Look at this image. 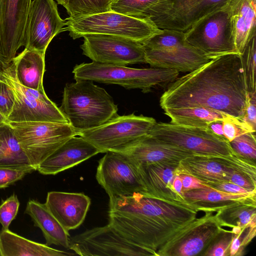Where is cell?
Wrapping results in <instances>:
<instances>
[{
    "label": "cell",
    "mask_w": 256,
    "mask_h": 256,
    "mask_svg": "<svg viewBox=\"0 0 256 256\" xmlns=\"http://www.w3.org/2000/svg\"><path fill=\"white\" fill-rule=\"evenodd\" d=\"M14 102L12 90L0 77V112L6 118L10 114Z\"/></svg>",
    "instance_id": "obj_40"
},
{
    "label": "cell",
    "mask_w": 256,
    "mask_h": 256,
    "mask_svg": "<svg viewBox=\"0 0 256 256\" xmlns=\"http://www.w3.org/2000/svg\"><path fill=\"white\" fill-rule=\"evenodd\" d=\"M207 128L215 135L226 140L222 130V120L213 121L208 124Z\"/></svg>",
    "instance_id": "obj_46"
},
{
    "label": "cell",
    "mask_w": 256,
    "mask_h": 256,
    "mask_svg": "<svg viewBox=\"0 0 256 256\" xmlns=\"http://www.w3.org/2000/svg\"><path fill=\"white\" fill-rule=\"evenodd\" d=\"M44 52L25 48L14 58L12 63L21 84L36 90L44 89Z\"/></svg>",
    "instance_id": "obj_28"
},
{
    "label": "cell",
    "mask_w": 256,
    "mask_h": 256,
    "mask_svg": "<svg viewBox=\"0 0 256 256\" xmlns=\"http://www.w3.org/2000/svg\"><path fill=\"white\" fill-rule=\"evenodd\" d=\"M246 228H242V232L238 234H234L230 247V256H240L242 254L243 250L240 246L242 240V234Z\"/></svg>",
    "instance_id": "obj_45"
},
{
    "label": "cell",
    "mask_w": 256,
    "mask_h": 256,
    "mask_svg": "<svg viewBox=\"0 0 256 256\" xmlns=\"http://www.w3.org/2000/svg\"><path fill=\"white\" fill-rule=\"evenodd\" d=\"M68 249L82 256H154L148 250L128 240L109 224L70 237Z\"/></svg>",
    "instance_id": "obj_11"
},
{
    "label": "cell",
    "mask_w": 256,
    "mask_h": 256,
    "mask_svg": "<svg viewBox=\"0 0 256 256\" xmlns=\"http://www.w3.org/2000/svg\"><path fill=\"white\" fill-rule=\"evenodd\" d=\"M254 132L256 128V94H248L246 106L242 119Z\"/></svg>",
    "instance_id": "obj_42"
},
{
    "label": "cell",
    "mask_w": 256,
    "mask_h": 256,
    "mask_svg": "<svg viewBox=\"0 0 256 256\" xmlns=\"http://www.w3.org/2000/svg\"><path fill=\"white\" fill-rule=\"evenodd\" d=\"M98 161L96 178L109 198L144 194L137 168L124 154L108 152Z\"/></svg>",
    "instance_id": "obj_14"
},
{
    "label": "cell",
    "mask_w": 256,
    "mask_h": 256,
    "mask_svg": "<svg viewBox=\"0 0 256 256\" xmlns=\"http://www.w3.org/2000/svg\"><path fill=\"white\" fill-rule=\"evenodd\" d=\"M24 213L30 216L34 226L41 230L46 245L54 244L68 248V232L61 226L45 203L42 204L34 200H30Z\"/></svg>",
    "instance_id": "obj_25"
},
{
    "label": "cell",
    "mask_w": 256,
    "mask_h": 256,
    "mask_svg": "<svg viewBox=\"0 0 256 256\" xmlns=\"http://www.w3.org/2000/svg\"><path fill=\"white\" fill-rule=\"evenodd\" d=\"M234 234L224 230L202 254L204 256H230V247Z\"/></svg>",
    "instance_id": "obj_37"
},
{
    "label": "cell",
    "mask_w": 256,
    "mask_h": 256,
    "mask_svg": "<svg viewBox=\"0 0 256 256\" xmlns=\"http://www.w3.org/2000/svg\"><path fill=\"white\" fill-rule=\"evenodd\" d=\"M146 63L154 68L191 72L213 58L204 54L187 41L166 50L144 47Z\"/></svg>",
    "instance_id": "obj_20"
},
{
    "label": "cell",
    "mask_w": 256,
    "mask_h": 256,
    "mask_svg": "<svg viewBox=\"0 0 256 256\" xmlns=\"http://www.w3.org/2000/svg\"><path fill=\"white\" fill-rule=\"evenodd\" d=\"M156 120L134 114L119 116L90 130L77 132L96 148L100 153L122 152L148 135Z\"/></svg>",
    "instance_id": "obj_6"
},
{
    "label": "cell",
    "mask_w": 256,
    "mask_h": 256,
    "mask_svg": "<svg viewBox=\"0 0 256 256\" xmlns=\"http://www.w3.org/2000/svg\"><path fill=\"white\" fill-rule=\"evenodd\" d=\"M169 10L150 19L161 30L186 32L200 20L228 6L232 0H168Z\"/></svg>",
    "instance_id": "obj_17"
},
{
    "label": "cell",
    "mask_w": 256,
    "mask_h": 256,
    "mask_svg": "<svg viewBox=\"0 0 256 256\" xmlns=\"http://www.w3.org/2000/svg\"><path fill=\"white\" fill-rule=\"evenodd\" d=\"M248 96L240 55L232 53L174 80L161 96L160 106L163 110L207 108L242 120Z\"/></svg>",
    "instance_id": "obj_1"
},
{
    "label": "cell",
    "mask_w": 256,
    "mask_h": 256,
    "mask_svg": "<svg viewBox=\"0 0 256 256\" xmlns=\"http://www.w3.org/2000/svg\"><path fill=\"white\" fill-rule=\"evenodd\" d=\"M172 188L180 196L183 197L182 188V184L181 178L178 175H176L172 181Z\"/></svg>",
    "instance_id": "obj_48"
},
{
    "label": "cell",
    "mask_w": 256,
    "mask_h": 256,
    "mask_svg": "<svg viewBox=\"0 0 256 256\" xmlns=\"http://www.w3.org/2000/svg\"><path fill=\"white\" fill-rule=\"evenodd\" d=\"M179 162H155L136 167L144 194L165 201L188 204L173 189L172 184Z\"/></svg>",
    "instance_id": "obj_19"
},
{
    "label": "cell",
    "mask_w": 256,
    "mask_h": 256,
    "mask_svg": "<svg viewBox=\"0 0 256 256\" xmlns=\"http://www.w3.org/2000/svg\"><path fill=\"white\" fill-rule=\"evenodd\" d=\"M230 8L234 43L240 54L256 34V0H232Z\"/></svg>",
    "instance_id": "obj_24"
},
{
    "label": "cell",
    "mask_w": 256,
    "mask_h": 256,
    "mask_svg": "<svg viewBox=\"0 0 256 256\" xmlns=\"http://www.w3.org/2000/svg\"><path fill=\"white\" fill-rule=\"evenodd\" d=\"M256 227H248V231L244 235V238L242 239L240 244L241 248L242 250H244V248L256 236Z\"/></svg>",
    "instance_id": "obj_47"
},
{
    "label": "cell",
    "mask_w": 256,
    "mask_h": 256,
    "mask_svg": "<svg viewBox=\"0 0 256 256\" xmlns=\"http://www.w3.org/2000/svg\"><path fill=\"white\" fill-rule=\"evenodd\" d=\"M65 20V30L74 40L87 34H104L128 38L143 44L162 31L149 18H138L112 11Z\"/></svg>",
    "instance_id": "obj_5"
},
{
    "label": "cell",
    "mask_w": 256,
    "mask_h": 256,
    "mask_svg": "<svg viewBox=\"0 0 256 256\" xmlns=\"http://www.w3.org/2000/svg\"><path fill=\"white\" fill-rule=\"evenodd\" d=\"M185 200L199 210H218L235 202H256V194L230 193L212 188L192 190L182 192Z\"/></svg>",
    "instance_id": "obj_26"
},
{
    "label": "cell",
    "mask_w": 256,
    "mask_h": 256,
    "mask_svg": "<svg viewBox=\"0 0 256 256\" xmlns=\"http://www.w3.org/2000/svg\"><path fill=\"white\" fill-rule=\"evenodd\" d=\"M72 72L75 80H88L116 84L126 89L138 88L144 93L157 86H165L176 80L179 72L158 68H136L92 62L76 65Z\"/></svg>",
    "instance_id": "obj_4"
},
{
    "label": "cell",
    "mask_w": 256,
    "mask_h": 256,
    "mask_svg": "<svg viewBox=\"0 0 256 256\" xmlns=\"http://www.w3.org/2000/svg\"><path fill=\"white\" fill-rule=\"evenodd\" d=\"M181 178L182 188V192L196 189L210 188L194 176L184 174H178Z\"/></svg>",
    "instance_id": "obj_43"
},
{
    "label": "cell",
    "mask_w": 256,
    "mask_h": 256,
    "mask_svg": "<svg viewBox=\"0 0 256 256\" xmlns=\"http://www.w3.org/2000/svg\"><path fill=\"white\" fill-rule=\"evenodd\" d=\"M0 77L10 87L14 98L6 122L69 123L60 108L47 96L44 89L36 90L20 84L12 62L0 72Z\"/></svg>",
    "instance_id": "obj_8"
},
{
    "label": "cell",
    "mask_w": 256,
    "mask_h": 256,
    "mask_svg": "<svg viewBox=\"0 0 256 256\" xmlns=\"http://www.w3.org/2000/svg\"><path fill=\"white\" fill-rule=\"evenodd\" d=\"M186 41L184 32L175 30L164 29L143 44L144 47L160 50H168Z\"/></svg>",
    "instance_id": "obj_35"
},
{
    "label": "cell",
    "mask_w": 256,
    "mask_h": 256,
    "mask_svg": "<svg viewBox=\"0 0 256 256\" xmlns=\"http://www.w3.org/2000/svg\"><path fill=\"white\" fill-rule=\"evenodd\" d=\"M229 144L236 154L245 159L255 162L256 132H247L241 134L229 142Z\"/></svg>",
    "instance_id": "obj_36"
},
{
    "label": "cell",
    "mask_w": 256,
    "mask_h": 256,
    "mask_svg": "<svg viewBox=\"0 0 256 256\" xmlns=\"http://www.w3.org/2000/svg\"><path fill=\"white\" fill-rule=\"evenodd\" d=\"M226 157L196 155L186 157L179 162L176 174L190 175L201 182L229 181L230 174L234 170L226 162Z\"/></svg>",
    "instance_id": "obj_23"
},
{
    "label": "cell",
    "mask_w": 256,
    "mask_h": 256,
    "mask_svg": "<svg viewBox=\"0 0 256 256\" xmlns=\"http://www.w3.org/2000/svg\"><path fill=\"white\" fill-rule=\"evenodd\" d=\"M66 20L60 16L54 0H32L29 8L24 34V46L46 53L52 39L65 30Z\"/></svg>",
    "instance_id": "obj_15"
},
{
    "label": "cell",
    "mask_w": 256,
    "mask_h": 256,
    "mask_svg": "<svg viewBox=\"0 0 256 256\" xmlns=\"http://www.w3.org/2000/svg\"><path fill=\"white\" fill-rule=\"evenodd\" d=\"M240 55L248 93L249 95L256 94V34L250 40Z\"/></svg>",
    "instance_id": "obj_34"
},
{
    "label": "cell",
    "mask_w": 256,
    "mask_h": 256,
    "mask_svg": "<svg viewBox=\"0 0 256 256\" xmlns=\"http://www.w3.org/2000/svg\"><path fill=\"white\" fill-rule=\"evenodd\" d=\"M186 41L212 58L238 53L234 43L230 4L206 16L184 32Z\"/></svg>",
    "instance_id": "obj_10"
},
{
    "label": "cell",
    "mask_w": 256,
    "mask_h": 256,
    "mask_svg": "<svg viewBox=\"0 0 256 256\" xmlns=\"http://www.w3.org/2000/svg\"><path fill=\"white\" fill-rule=\"evenodd\" d=\"M91 204L82 192H48L45 204L61 226L67 231L75 230L84 222Z\"/></svg>",
    "instance_id": "obj_18"
},
{
    "label": "cell",
    "mask_w": 256,
    "mask_h": 256,
    "mask_svg": "<svg viewBox=\"0 0 256 256\" xmlns=\"http://www.w3.org/2000/svg\"><path fill=\"white\" fill-rule=\"evenodd\" d=\"M6 121V118L0 112V125Z\"/></svg>",
    "instance_id": "obj_51"
},
{
    "label": "cell",
    "mask_w": 256,
    "mask_h": 256,
    "mask_svg": "<svg viewBox=\"0 0 256 256\" xmlns=\"http://www.w3.org/2000/svg\"><path fill=\"white\" fill-rule=\"evenodd\" d=\"M136 166L155 162H179L196 154L179 147L162 142L146 135L122 152Z\"/></svg>",
    "instance_id": "obj_22"
},
{
    "label": "cell",
    "mask_w": 256,
    "mask_h": 256,
    "mask_svg": "<svg viewBox=\"0 0 256 256\" xmlns=\"http://www.w3.org/2000/svg\"><path fill=\"white\" fill-rule=\"evenodd\" d=\"M83 38L82 54L94 62L118 66L146 63L144 47L136 40L104 34Z\"/></svg>",
    "instance_id": "obj_13"
},
{
    "label": "cell",
    "mask_w": 256,
    "mask_h": 256,
    "mask_svg": "<svg viewBox=\"0 0 256 256\" xmlns=\"http://www.w3.org/2000/svg\"><path fill=\"white\" fill-rule=\"evenodd\" d=\"M31 166L8 123L0 125V167Z\"/></svg>",
    "instance_id": "obj_31"
},
{
    "label": "cell",
    "mask_w": 256,
    "mask_h": 256,
    "mask_svg": "<svg viewBox=\"0 0 256 256\" xmlns=\"http://www.w3.org/2000/svg\"><path fill=\"white\" fill-rule=\"evenodd\" d=\"M32 0H0V52L10 64L24 46V34Z\"/></svg>",
    "instance_id": "obj_16"
},
{
    "label": "cell",
    "mask_w": 256,
    "mask_h": 256,
    "mask_svg": "<svg viewBox=\"0 0 256 256\" xmlns=\"http://www.w3.org/2000/svg\"><path fill=\"white\" fill-rule=\"evenodd\" d=\"M76 254L26 238L9 230L0 232V256H66Z\"/></svg>",
    "instance_id": "obj_27"
},
{
    "label": "cell",
    "mask_w": 256,
    "mask_h": 256,
    "mask_svg": "<svg viewBox=\"0 0 256 256\" xmlns=\"http://www.w3.org/2000/svg\"><path fill=\"white\" fill-rule=\"evenodd\" d=\"M58 3L60 5H62L64 8L68 4V0H56Z\"/></svg>",
    "instance_id": "obj_50"
},
{
    "label": "cell",
    "mask_w": 256,
    "mask_h": 256,
    "mask_svg": "<svg viewBox=\"0 0 256 256\" xmlns=\"http://www.w3.org/2000/svg\"><path fill=\"white\" fill-rule=\"evenodd\" d=\"M98 153L99 150L84 138L74 136L41 162L36 170L44 175H55Z\"/></svg>",
    "instance_id": "obj_21"
},
{
    "label": "cell",
    "mask_w": 256,
    "mask_h": 256,
    "mask_svg": "<svg viewBox=\"0 0 256 256\" xmlns=\"http://www.w3.org/2000/svg\"><path fill=\"white\" fill-rule=\"evenodd\" d=\"M60 108L77 132L98 127L118 115L111 96L88 80L66 84Z\"/></svg>",
    "instance_id": "obj_3"
},
{
    "label": "cell",
    "mask_w": 256,
    "mask_h": 256,
    "mask_svg": "<svg viewBox=\"0 0 256 256\" xmlns=\"http://www.w3.org/2000/svg\"><path fill=\"white\" fill-rule=\"evenodd\" d=\"M211 188L222 192L234 194H256V190L244 188L229 181L202 182Z\"/></svg>",
    "instance_id": "obj_41"
},
{
    "label": "cell",
    "mask_w": 256,
    "mask_h": 256,
    "mask_svg": "<svg viewBox=\"0 0 256 256\" xmlns=\"http://www.w3.org/2000/svg\"><path fill=\"white\" fill-rule=\"evenodd\" d=\"M256 202H236L218 210L216 216L220 226L248 228L252 218L256 215Z\"/></svg>",
    "instance_id": "obj_32"
},
{
    "label": "cell",
    "mask_w": 256,
    "mask_h": 256,
    "mask_svg": "<svg viewBox=\"0 0 256 256\" xmlns=\"http://www.w3.org/2000/svg\"><path fill=\"white\" fill-rule=\"evenodd\" d=\"M8 65L4 56L0 52V72L6 68Z\"/></svg>",
    "instance_id": "obj_49"
},
{
    "label": "cell",
    "mask_w": 256,
    "mask_h": 256,
    "mask_svg": "<svg viewBox=\"0 0 256 256\" xmlns=\"http://www.w3.org/2000/svg\"><path fill=\"white\" fill-rule=\"evenodd\" d=\"M170 6L168 0H112L110 11L151 19L164 14L169 10Z\"/></svg>",
    "instance_id": "obj_30"
},
{
    "label": "cell",
    "mask_w": 256,
    "mask_h": 256,
    "mask_svg": "<svg viewBox=\"0 0 256 256\" xmlns=\"http://www.w3.org/2000/svg\"><path fill=\"white\" fill-rule=\"evenodd\" d=\"M229 182L246 190H256V184L254 183L243 174L236 170H234L230 172L229 177Z\"/></svg>",
    "instance_id": "obj_44"
},
{
    "label": "cell",
    "mask_w": 256,
    "mask_h": 256,
    "mask_svg": "<svg viewBox=\"0 0 256 256\" xmlns=\"http://www.w3.org/2000/svg\"><path fill=\"white\" fill-rule=\"evenodd\" d=\"M148 135L196 156H227L235 154L227 140L215 135L208 128L156 122Z\"/></svg>",
    "instance_id": "obj_9"
},
{
    "label": "cell",
    "mask_w": 256,
    "mask_h": 256,
    "mask_svg": "<svg viewBox=\"0 0 256 256\" xmlns=\"http://www.w3.org/2000/svg\"><path fill=\"white\" fill-rule=\"evenodd\" d=\"M216 215L206 212L172 236L156 252V256L202 254L223 231Z\"/></svg>",
    "instance_id": "obj_12"
},
{
    "label": "cell",
    "mask_w": 256,
    "mask_h": 256,
    "mask_svg": "<svg viewBox=\"0 0 256 256\" xmlns=\"http://www.w3.org/2000/svg\"><path fill=\"white\" fill-rule=\"evenodd\" d=\"M20 204L18 196L14 194L2 202L0 204V224L2 229L8 230L10 223L17 215Z\"/></svg>",
    "instance_id": "obj_39"
},
{
    "label": "cell",
    "mask_w": 256,
    "mask_h": 256,
    "mask_svg": "<svg viewBox=\"0 0 256 256\" xmlns=\"http://www.w3.org/2000/svg\"><path fill=\"white\" fill-rule=\"evenodd\" d=\"M36 170L32 166L22 167H0V189L4 188Z\"/></svg>",
    "instance_id": "obj_38"
},
{
    "label": "cell",
    "mask_w": 256,
    "mask_h": 256,
    "mask_svg": "<svg viewBox=\"0 0 256 256\" xmlns=\"http://www.w3.org/2000/svg\"><path fill=\"white\" fill-rule=\"evenodd\" d=\"M172 124L185 126L207 128L214 120H223L234 117L224 112L204 107L164 109Z\"/></svg>",
    "instance_id": "obj_29"
},
{
    "label": "cell",
    "mask_w": 256,
    "mask_h": 256,
    "mask_svg": "<svg viewBox=\"0 0 256 256\" xmlns=\"http://www.w3.org/2000/svg\"><path fill=\"white\" fill-rule=\"evenodd\" d=\"M109 198L108 224L154 256L176 232L196 218L183 220L162 217L158 200L143 193Z\"/></svg>",
    "instance_id": "obj_2"
},
{
    "label": "cell",
    "mask_w": 256,
    "mask_h": 256,
    "mask_svg": "<svg viewBox=\"0 0 256 256\" xmlns=\"http://www.w3.org/2000/svg\"><path fill=\"white\" fill-rule=\"evenodd\" d=\"M31 166L38 165L64 144L77 136L69 123L50 122H8Z\"/></svg>",
    "instance_id": "obj_7"
},
{
    "label": "cell",
    "mask_w": 256,
    "mask_h": 256,
    "mask_svg": "<svg viewBox=\"0 0 256 256\" xmlns=\"http://www.w3.org/2000/svg\"><path fill=\"white\" fill-rule=\"evenodd\" d=\"M65 7L70 18H76L110 11L112 0H68Z\"/></svg>",
    "instance_id": "obj_33"
}]
</instances>
